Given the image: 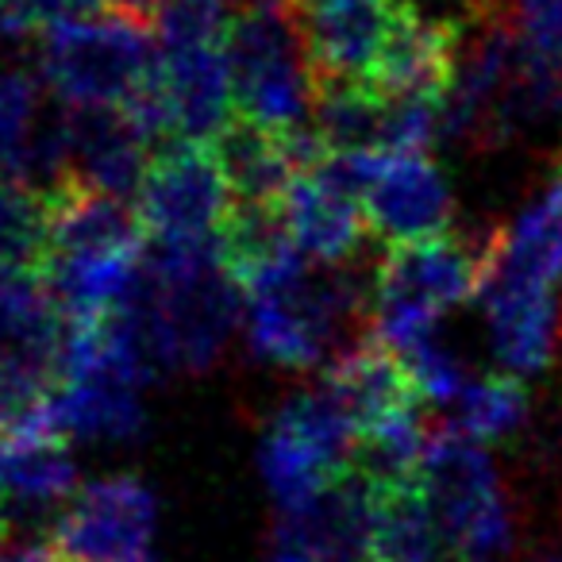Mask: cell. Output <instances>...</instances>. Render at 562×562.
<instances>
[{"label": "cell", "mask_w": 562, "mask_h": 562, "mask_svg": "<svg viewBox=\"0 0 562 562\" xmlns=\"http://www.w3.org/2000/svg\"><path fill=\"white\" fill-rule=\"evenodd\" d=\"M66 150L70 178L101 193L135 201L150 166V135L124 109H66Z\"/></svg>", "instance_id": "cell-15"}, {"label": "cell", "mask_w": 562, "mask_h": 562, "mask_svg": "<svg viewBox=\"0 0 562 562\" xmlns=\"http://www.w3.org/2000/svg\"><path fill=\"white\" fill-rule=\"evenodd\" d=\"M401 0H297L313 81L374 86Z\"/></svg>", "instance_id": "cell-12"}, {"label": "cell", "mask_w": 562, "mask_h": 562, "mask_svg": "<svg viewBox=\"0 0 562 562\" xmlns=\"http://www.w3.org/2000/svg\"><path fill=\"white\" fill-rule=\"evenodd\" d=\"M158 78L173 116V139L212 143L235 116L224 35L158 40Z\"/></svg>", "instance_id": "cell-13"}, {"label": "cell", "mask_w": 562, "mask_h": 562, "mask_svg": "<svg viewBox=\"0 0 562 562\" xmlns=\"http://www.w3.org/2000/svg\"><path fill=\"white\" fill-rule=\"evenodd\" d=\"M451 413V428L462 436L477 439V443H497L508 439L528 424V390L520 385V378L513 374H485V378H470L467 390L454 397Z\"/></svg>", "instance_id": "cell-21"}, {"label": "cell", "mask_w": 562, "mask_h": 562, "mask_svg": "<svg viewBox=\"0 0 562 562\" xmlns=\"http://www.w3.org/2000/svg\"><path fill=\"white\" fill-rule=\"evenodd\" d=\"M374 155H321L281 196L290 239L313 262H351L370 239L362 212V181Z\"/></svg>", "instance_id": "cell-9"}, {"label": "cell", "mask_w": 562, "mask_h": 562, "mask_svg": "<svg viewBox=\"0 0 562 562\" xmlns=\"http://www.w3.org/2000/svg\"><path fill=\"white\" fill-rule=\"evenodd\" d=\"M490 270L547 290L562 285V170L516 212L513 224L501 227Z\"/></svg>", "instance_id": "cell-18"}, {"label": "cell", "mask_w": 562, "mask_h": 562, "mask_svg": "<svg viewBox=\"0 0 562 562\" xmlns=\"http://www.w3.org/2000/svg\"><path fill=\"white\" fill-rule=\"evenodd\" d=\"M155 497L135 477H104L70 501L50 531L66 562H135L147 554Z\"/></svg>", "instance_id": "cell-11"}, {"label": "cell", "mask_w": 562, "mask_h": 562, "mask_svg": "<svg viewBox=\"0 0 562 562\" xmlns=\"http://www.w3.org/2000/svg\"><path fill=\"white\" fill-rule=\"evenodd\" d=\"M158 70L155 24L97 9L40 35V78L66 109H124Z\"/></svg>", "instance_id": "cell-5"}, {"label": "cell", "mask_w": 562, "mask_h": 562, "mask_svg": "<svg viewBox=\"0 0 562 562\" xmlns=\"http://www.w3.org/2000/svg\"><path fill=\"white\" fill-rule=\"evenodd\" d=\"M70 321L40 270L0 262V355H40L63 362Z\"/></svg>", "instance_id": "cell-17"}, {"label": "cell", "mask_w": 562, "mask_h": 562, "mask_svg": "<svg viewBox=\"0 0 562 562\" xmlns=\"http://www.w3.org/2000/svg\"><path fill=\"white\" fill-rule=\"evenodd\" d=\"M359 428L328 385L297 393L273 413L258 447V470L281 508H297L351 470Z\"/></svg>", "instance_id": "cell-7"}, {"label": "cell", "mask_w": 562, "mask_h": 562, "mask_svg": "<svg viewBox=\"0 0 562 562\" xmlns=\"http://www.w3.org/2000/svg\"><path fill=\"white\" fill-rule=\"evenodd\" d=\"M324 385L336 393V401L347 408L359 431L385 420V416L420 405V393H416L401 355L382 347L378 339H367L355 351L339 355L324 374Z\"/></svg>", "instance_id": "cell-16"}, {"label": "cell", "mask_w": 562, "mask_h": 562, "mask_svg": "<svg viewBox=\"0 0 562 562\" xmlns=\"http://www.w3.org/2000/svg\"><path fill=\"white\" fill-rule=\"evenodd\" d=\"M135 562H150V559H147V554H143V559H135Z\"/></svg>", "instance_id": "cell-26"}, {"label": "cell", "mask_w": 562, "mask_h": 562, "mask_svg": "<svg viewBox=\"0 0 562 562\" xmlns=\"http://www.w3.org/2000/svg\"><path fill=\"white\" fill-rule=\"evenodd\" d=\"M235 116L273 132H305L313 120V63L297 0H232L224 27Z\"/></svg>", "instance_id": "cell-4"}, {"label": "cell", "mask_w": 562, "mask_h": 562, "mask_svg": "<svg viewBox=\"0 0 562 562\" xmlns=\"http://www.w3.org/2000/svg\"><path fill=\"white\" fill-rule=\"evenodd\" d=\"M477 301H482L485 331H490L497 367L513 378L543 374L554 359V347H559L562 316L554 290L490 270Z\"/></svg>", "instance_id": "cell-14"}, {"label": "cell", "mask_w": 562, "mask_h": 562, "mask_svg": "<svg viewBox=\"0 0 562 562\" xmlns=\"http://www.w3.org/2000/svg\"><path fill=\"white\" fill-rule=\"evenodd\" d=\"M232 209L235 193L212 143L189 139H173L162 155L150 158L147 178L135 196L147 239L170 247L220 243Z\"/></svg>", "instance_id": "cell-8"}, {"label": "cell", "mask_w": 562, "mask_h": 562, "mask_svg": "<svg viewBox=\"0 0 562 562\" xmlns=\"http://www.w3.org/2000/svg\"><path fill=\"white\" fill-rule=\"evenodd\" d=\"M531 562H562V551H547V554H536Z\"/></svg>", "instance_id": "cell-25"}, {"label": "cell", "mask_w": 562, "mask_h": 562, "mask_svg": "<svg viewBox=\"0 0 562 562\" xmlns=\"http://www.w3.org/2000/svg\"><path fill=\"white\" fill-rule=\"evenodd\" d=\"M370 562H454L428 501L416 482L374 485L370 508Z\"/></svg>", "instance_id": "cell-19"}, {"label": "cell", "mask_w": 562, "mask_h": 562, "mask_svg": "<svg viewBox=\"0 0 562 562\" xmlns=\"http://www.w3.org/2000/svg\"><path fill=\"white\" fill-rule=\"evenodd\" d=\"M50 247L47 193L0 173V262L20 270H40Z\"/></svg>", "instance_id": "cell-22"}, {"label": "cell", "mask_w": 562, "mask_h": 562, "mask_svg": "<svg viewBox=\"0 0 562 562\" xmlns=\"http://www.w3.org/2000/svg\"><path fill=\"white\" fill-rule=\"evenodd\" d=\"M243 297L255 359L281 370H316L339 359L336 347L355 321H367L370 285L351 262H313L290 247L243 278Z\"/></svg>", "instance_id": "cell-2"}, {"label": "cell", "mask_w": 562, "mask_h": 562, "mask_svg": "<svg viewBox=\"0 0 562 562\" xmlns=\"http://www.w3.org/2000/svg\"><path fill=\"white\" fill-rule=\"evenodd\" d=\"M313 135L324 155H385V93L362 81H316Z\"/></svg>", "instance_id": "cell-20"}, {"label": "cell", "mask_w": 562, "mask_h": 562, "mask_svg": "<svg viewBox=\"0 0 562 562\" xmlns=\"http://www.w3.org/2000/svg\"><path fill=\"white\" fill-rule=\"evenodd\" d=\"M416 490L428 501L454 562H485L513 547V513L485 443L454 428L431 436L416 467Z\"/></svg>", "instance_id": "cell-6"}, {"label": "cell", "mask_w": 562, "mask_h": 562, "mask_svg": "<svg viewBox=\"0 0 562 562\" xmlns=\"http://www.w3.org/2000/svg\"><path fill=\"white\" fill-rule=\"evenodd\" d=\"M497 243L501 227L477 235L443 232L420 243L385 247L370 278V339L405 355L408 347L439 331V316L482 293Z\"/></svg>", "instance_id": "cell-3"}, {"label": "cell", "mask_w": 562, "mask_h": 562, "mask_svg": "<svg viewBox=\"0 0 562 562\" xmlns=\"http://www.w3.org/2000/svg\"><path fill=\"white\" fill-rule=\"evenodd\" d=\"M497 4L524 55L562 74V0H497Z\"/></svg>", "instance_id": "cell-23"}, {"label": "cell", "mask_w": 562, "mask_h": 562, "mask_svg": "<svg viewBox=\"0 0 562 562\" xmlns=\"http://www.w3.org/2000/svg\"><path fill=\"white\" fill-rule=\"evenodd\" d=\"M559 336H562V321H559Z\"/></svg>", "instance_id": "cell-28"}, {"label": "cell", "mask_w": 562, "mask_h": 562, "mask_svg": "<svg viewBox=\"0 0 562 562\" xmlns=\"http://www.w3.org/2000/svg\"><path fill=\"white\" fill-rule=\"evenodd\" d=\"M362 212L370 239L382 247L443 235L454 220V189L424 150L374 155L362 181Z\"/></svg>", "instance_id": "cell-10"}, {"label": "cell", "mask_w": 562, "mask_h": 562, "mask_svg": "<svg viewBox=\"0 0 562 562\" xmlns=\"http://www.w3.org/2000/svg\"><path fill=\"white\" fill-rule=\"evenodd\" d=\"M243 281L220 243H155L135 293L112 316L127 324L155 374H204L243 324Z\"/></svg>", "instance_id": "cell-1"}, {"label": "cell", "mask_w": 562, "mask_h": 562, "mask_svg": "<svg viewBox=\"0 0 562 562\" xmlns=\"http://www.w3.org/2000/svg\"><path fill=\"white\" fill-rule=\"evenodd\" d=\"M401 4H413V0H401Z\"/></svg>", "instance_id": "cell-27"}, {"label": "cell", "mask_w": 562, "mask_h": 562, "mask_svg": "<svg viewBox=\"0 0 562 562\" xmlns=\"http://www.w3.org/2000/svg\"><path fill=\"white\" fill-rule=\"evenodd\" d=\"M401 362L408 367V378H413L420 401H431V405H439V408H451L454 397H459L470 382L467 362L459 359V351H454L451 344L439 339V331H431L428 339L408 347V351L401 355Z\"/></svg>", "instance_id": "cell-24"}]
</instances>
